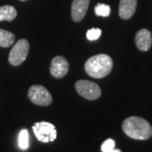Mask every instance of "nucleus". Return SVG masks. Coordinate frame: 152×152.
Here are the masks:
<instances>
[{"label":"nucleus","mask_w":152,"mask_h":152,"mask_svg":"<svg viewBox=\"0 0 152 152\" xmlns=\"http://www.w3.org/2000/svg\"><path fill=\"white\" fill-rule=\"evenodd\" d=\"M123 130L134 140H145L152 136V127L149 122L140 117H129L123 123Z\"/></svg>","instance_id":"1"},{"label":"nucleus","mask_w":152,"mask_h":152,"mask_svg":"<svg viewBox=\"0 0 152 152\" xmlns=\"http://www.w3.org/2000/svg\"><path fill=\"white\" fill-rule=\"evenodd\" d=\"M113 66L112 58L107 54L95 55L87 60L85 64L86 72L91 77L102 79L108 75Z\"/></svg>","instance_id":"2"},{"label":"nucleus","mask_w":152,"mask_h":152,"mask_svg":"<svg viewBox=\"0 0 152 152\" xmlns=\"http://www.w3.org/2000/svg\"><path fill=\"white\" fill-rule=\"evenodd\" d=\"M30 49L27 40L20 39L15 44L9 55V62L11 65L19 66L26 59Z\"/></svg>","instance_id":"3"},{"label":"nucleus","mask_w":152,"mask_h":152,"mask_svg":"<svg viewBox=\"0 0 152 152\" xmlns=\"http://www.w3.org/2000/svg\"><path fill=\"white\" fill-rule=\"evenodd\" d=\"M34 134L39 141L48 143L54 141L57 138V130L53 124L48 122L36 123L32 127Z\"/></svg>","instance_id":"4"},{"label":"nucleus","mask_w":152,"mask_h":152,"mask_svg":"<svg viewBox=\"0 0 152 152\" xmlns=\"http://www.w3.org/2000/svg\"><path fill=\"white\" fill-rule=\"evenodd\" d=\"M77 92L87 100H96L101 96V88L95 82L89 80H79L75 83Z\"/></svg>","instance_id":"5"},{"label":"nucleus","mask_w":152,"mask_h":152,"mask_svg":"<svg viewBox=\"0 0 152 152\" xmlns=\"http://www.w3.org/2000/svg\"><path fill=\"white\" fill-rule=\"evenodd\" d=\"M28 97L33 103L38 106H48L53 102V97L48 91L42 86H32L29 89Z\"/></svg>","instance_id":"6"},{"label":"nucleus","mask_w":152,"mask_h":152,"mask_svg":"<svg viewBox=\"0 0 152 152\" xmlns=\"http://www.w3.org/2000/svg\"><path fill=\"white\" fill-rule=\"evenodd\" d=\"M69 71V63L68 61L61 56H57L52 60L50 73L55 78H63L67 75Z\"/></svg>","instance_id":"7"},{"label":"nucleus","mask_w":152,"mask_h":152,"mask_svg":"<svg viewBox=\"0 0 152 152\" xmlns=\"http://www.w3.org/2000/svg\"><path fill=\"white\" fill-rule=\"evenodd\" d=\"M91 0H74L72 4L71 15L74 21L80 22L86 15Z\"/></svg>","instance_id":"8"},{"label":"nucleus","mask_w":152,"mask_h":152,"mask_svg":"<svg viewBox=\"0 0 152 152\" xmlns=\"http://www.w3.org/2000/svg\"><path fill=\"white\" fill-rule=\"evenodd\" d=\"M135 43L140 51L147 52L151 48L152 44L151 33L147 29H141L136 33Z\"/></svg>","instance_id":"9"},{"label":"nucleus","mask_w":152,"mask_h":152,"mask_svg":"<svg viewBox=\"0 0 152 152\" xmlns=\"http://www.w3.org/2000/svg\"><path fill=\"white\" fill-rule=\"evenodd\" d=\"M137 8V0H120L119 16L123 20H129L134 15Z\"/></svg>","instance_id":"10"},{"label":"nucleus","mask_w":152,"mask_h":152,"mask_svg":"<svg viewBox=\"0 0 152 152\" xmlns=\"http://www.w3.org/2000/svg\"><path fill=\"white\" fill-rule=\"evenodd\" d=\"M17 16V10L14 6L4 5L0 7V21H12Z\"/></svg>","instance_id":"11"},{"label":"nucleus","mask_w":152,"mask_h":152,"mask_svg":"<svg viewBox=\"0 0 152 152\" xmlns=\"http://www.w3.org/2000/svg\"><path fill=\"white\" fill-rule=\"evenodd\" d=\"M15 41V36L10 31L0 28V47L10 48Z\"/></svg>","instance_id":"12"},{"label":"nucleus","mask_w":152,"mask_h":152,"mask_svg":"<svg viewBox=\"0 0 152 152\" xmlns=\"http://www.w3.org/2000/svg\"><path fill=\"white\" fill-rule=\"evenodd\" d=\"M19 147L22 150H26L29 147V134L26 129H23L20 131L18 139Z\"/></svg>","instance_id":"13"},{"label":"nucleus","mask_w":152,"mask_h":152,"mask_svg":"<svg viewBox=\"0 0 152 152\" xmlns=\"http://www.w3.org/2000/svg\"><path fill=\"white\" fill-rule=\"evenodd\" d=\"M95 13L98 16L108 17L111 13V8L105 4H98L95 7Z\"/></svg>","instance_id":"14"},{"label":"nucleus","mask_w":152,"mask_h":152,"mask_svg":"<svg viewBox=\"0 0 152 152\" xmlns=\"http://www.w3.org/2000/svg\"><path fill=\"white\" fill-rule=\"evenodd\" d=\"M102 35V31L101 29L98 28H93L89 30L86 33V37L89 41H96L100 38Z\"/></svg>","instance_id":"15"},{"label":"nucleus","mask_w":152,"mask_h":152,"mask_svg":"<svg viewBox=\"0 0 152 152\" xmlns=\"http://www.w3.org/2000/svg\"><path fill=\"white\" fill-rule=\"evenodd\" d=\"M115 147V141L112 139H108L106 141L103 142L102 145V152H109L110 151L113 150Z\"/></svg>","instance_id":"16"},{"label":"nucleus","mask_w":152,"mask_h":152,"mask_svg":"<svg viewBox=\"0 0 152 152\" xmlns=\"http://www.w3.org/2000/svg\"><path fill=\"white\" fill-rule=\"evenodd\" d=\"M109 152H122L120 150L118 149H113V150H112V151H110Z\"/></svg>","instance_id":"17"},{"label":"nucleus","mask_w":152,"mask_h":152,"mask_svg":"<svg viewBox=\"0 0 152 152\" xmlns=\"http://www.w3.org/2000/svg\"><path fill=\"white\" fill-rule=\"evenodd\" d=\"M20 1H26V0H20Z\"/></svg>","instance_id":"18"}]
</instances>
